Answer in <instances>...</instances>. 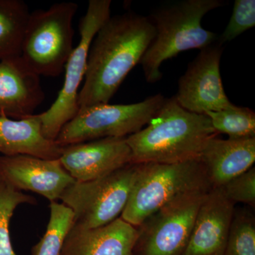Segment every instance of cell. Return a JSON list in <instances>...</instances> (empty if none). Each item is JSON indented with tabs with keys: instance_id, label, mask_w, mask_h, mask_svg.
Returning <instances> with one entry per match:
<instances>
[{
	"instance_id": "ac0fdd59",
	"label": "cell",
	"mask_w": 255,
	"mask_h": 255,
	"mask_svg": "<svg viewBox=\"0 0 255 255\" xmlns=\"http://www.w3.org/2000/svg\"><path fill=\"white\" fill-rule=\"evenodd\" d=\"M29 9L21 0H0V61L20 56Z\"/></svg>"
},
{
	"instance_id": "44dd1931",
	"label": "cell",
	"mask_w": 255,
	"mask_h": 255,
	"mask_svg": "<svg viewBox=\"0 0 255 255\" xmlns=\"http://www.w3.org/2000/svg\"><path fill=\"white\" fill-rule=\"evenodd\" d=\"M23 204L35 205L36 199L0 178V255H17L10 239L9 223L16 207Z\"/></svg>"
},
{
	"instance_id": "7402d4cb",
	"label": "cell",
	"mask_w": 255,
	"mask_h": 255,
	"mask_svg": "<svg viewBox=\"0 0 255 255\" xmlns=\"http://www.w3.org/2000/svg\"><path fill=\"white\" fill-rule=\"evenodd\" d=\"M224 255H255V219L249 210L235 209Z\"/></svg>"
},
{
	"instance_id": "2e32d148",
	"label": "cell",
	"mask_w": 255,
	"mask_h": 255,
	"mask_svg": "<svg viewBox=\"0 0 255 255\" xmlns=\"http://www.w3.org/2000/svg\"><path fill=\"white\" fill-rule=\"evenodd\" d=\"M216 136L208 140L199 157L212 188L223 187L252 168L255 162V137L221 139Z\"/></svg>"
},
{
	"instance_id": "4fadbf2b",
	"label": "cell",
	"mask_w": 255,
	"mask_h": 255,
	"mask_svg": "<svg viewBox=\"0 0 255 255\" xmlns=\"http://www.w3.org/2000/svg\"><path fill=\"white\" fill-rule=\"evenodd\" d=\"M235 206L222 187L212 188L199 207L183 255H224Z\"/></svg>"
},
{
	"instance_id": "9c48e42d",
	"label": "cell",
	"mask_w": 255,
	"mask_h": 255,
	"mask_svg": "<svg viewBox=\"0 0 255 255\" xmlns=\"http://www.w3.org/2000/svg\"><path fill=\"white\" fill-rule=\"evenodd\" d=\"M210 190L178 196L146 219L137 227L133 255H183L196 214Z\"/></svg>"
},
{
	"instance_id": "9a60e30c",
	"label": "cell",
	"mask_w": 255,
	"mask_h": 255,
	"mask_svg": "<svg viewBox=\"0 0 255 255\" xmlns=\"http://www.w3.org/2000/svg\"><path fill=\"white\" fill-rule=\"evenodd\" d=\"M137 237V228L121 217L92 229L73 226L61 255H133Z\"/></svg>"
},
{
	"instance_id": "603a6c76",
	"label": "cell",
	"mask_w": 255,
	"mask_h": 255,
	"mask_svg": "<svg viewBox=\"0 0 255 255\" xmlns=\"http://www.w3.org/2000/svg\"><path fill=\"white\" fill-rule=\"evenodd\" d=\"M255 26V0H236L233 13L224 31L219 37V44L232 41Z\"/></svg>"
},
{
	"instance_id": "d6986e66",
	"label": "cell",
	"mask_w": 255,
	"mask_h": 255,
	"mask_svg": "<svg viewBox=\"0 0 255 255\" xmlns=\"http://www.w3.org/2000/svg\"><path fill=\"white\" fill-rule=\"evenodd\" d=\"M50 219L40 241L32 248L31 255H61L62 249L73 224V211L57 201L50 204Z\"/></svg>"
},
{
	"instance_id": "8fae6325",
	"label": "cell",
	"mask_w": 255,
	"mask_h": 255,
	"mask_svg": "<svg viewBox=\"0 0 255 255\" xmlns=\"http://www.w3.org/2000/svg\"><path fill=\"white\" fill-rule=\"evenodd\" d=\"M0 178L16 190L29 191L48 199H60L75 182L58 159L28 155H0Z\"/></svg>"
},
{
	"instance_id": "8992f818",
	"label": "cell",
	"mask_w": 255,
	"mask_h": 255,
	"mask_svg": "<svg viewBox=\"0 0 255 255\" xmlns=\"http://www.w3.org/2000/svg\"><path fill=\"white\" fill-rule=\"evenodd\" d=\"M161 94L130 105H100L78 111L55 140L60 147L106 137H127L141 130L163 104Z\"/></svg>"
},
{
	"instance_id": "6da1fadb",
	"label": "cell",
	"mask_w": 255,
	"mask_h": 255,
	"mask_svg": "<svg viewBox=\"0 0 255 255\" xmlns=\"http://www.w3.org/2000/svg\"><path fill=\"white\" fill-rule=\"evenodd\" d=\"M148 16L134 12L110 16L92 42L79 110L109 104L155 37Z\"/></svg>"
},
{
	"instance_id": "3957f363",
	"label": "cell",
	"mask_w": 255,
	"mask_h": 255,
	"mask_svg": "<svg viewBox=\"0 0 255 255\" xmlns=\"http://www.w3.org/2000/svg\"><path fill=\"white\" fill-rule=\"evenodd\" d=\"M224 4L222 0H183L149 15L155 34L140 63L146 81L153 84L162 79L160 67L165 60L214 44L216 33L203 28L201 21Z\"/></svg>"
},
{
	"instance_id": "ba28073f",
	"label": "cell",
	"mask_w": 255,
	"mask_h": 255,
	"mask_svg": "<svg viewBox=\"0 0 255 255\" xmlns=\"http://www.w3.org/2000/svg\"><path fill=\"white\" fill-rule=\"evenodd\" d=\"M137 167L130 163L105 177L70 186L60 200L73 211V226L92 229L118 219L128 201Z\"/></svg>"
},
{
	"instance_id": "7c38bea8",
	"label": "cell",
	"mask_w": 255,
	"mask_h": 255,
	"mask_svg": "<svg viewBox=\"0 0 255 255\" xmlns=\"http://www.w3.org/2000/svg\"><path fill=\"white\" fill-rule=\"evenodd\" d=\"M59 160L75 182H85L132 163V155L126 137H106L64 146Z\"/></svg>"
},
{
	"instance_id": "5bb4252c",
	"label": "cell",
	"mask_w": 255,
	"mask_h": 255,
	"mask_svg": "<svg viewBox=\"0 0 255 255\" xmlns=\"http://www.w3.org/2000/svg\"><path fill=\"white\" fill-rule=\"evenodd\" d=\"M44 99L40 76L21 56L0 61V117L28 118L34 115Z\"/></svg>"
},
{
	"instance_id": "52a82bcc",
	"label": "cell",
	"mask_w": 255,
	"mask_h": 255,
	"mask_svg": "<svg viewBox=\"0 0 255 255\" xmlns=\"http://www.w3.org/2000/svg\"><path fill=\"white\" fill-rule=\"evenodd\" d=\"M111 0H90L79 24L80 39L65 65V80L56 100L43 113L38 114L43 135L55 141L58 133L79 111V89L85 79L92 42L111 16Z\"/></svg>"
},
{
	"instance_id": "ffe728a7",
	"label": "cell",
	"mask_w": 255,
	"mask_h": 255,
	"mask_svg": "<svg viewBox=\"0 0 255 255\" xmlns=\"http://www.w3.org/2000/svg\"><path fill=\"white\" fill-rule=\"evenodd\" d=\"M216 132L228 138L255 137V113L248 107L235 105L231 108L205 114Z\"/></svg>"
},
{
	"instance_id": "cb8c5ba5",
	"label": "cell",
	"mask_w": 255,
	"mask_h": 255,
	"mask_svg": "<svg viewBox=\"0 0 255 255\" xmlns=\"http://www.w3.org/2000/svg\"><path fill=\"white\" fill-rule=\"evenodd\" d=\"M226 196L235 204L243 203L255 208V168L248 169L226 183L223 187Z\"/></svg>"
},
{
	"instance_id": "7a4b0ae2",
	"label": "cell",
	"mask_w": 255,
	"mask_h": 255,
	"mask_svg": "<svg viewBox=\"0 0 255 255\" xmlns=\"http://www.w3.org/2000/svg\"><path fill=\"white\" fill-rule=\"evenodd\" d=\"M217 135L206 114L184 110L174 96L164 99L145 127L126 140L132 163L175 164L199 159L206 142Z\"/></svg>"
},
{
	"instance_id": "5b68a950",
	"label": "cell",
	"mask_w": 255,
	"mask_h": 255,
	"mask_svg": "<svg viewBox=\"0 0 255 255\" xmlns=\"http://www.w3.org/2000/svg\"><path fill=\"white\" fill-rule=\"evenodd\" d=\"M78 5L55 3L30 14L21 44V58L38 76H59L73 48L74 16Z\"/></svg>"
},
{
	"instance_id": "30bf717a",
	"label": "cell",
	"mask_w": 255,
	"mask_h": 255,
	"mask_svg": "<svg viewBox=\"0 0 255 255\" xmlns=\"http://www.w3.org/2000/svg\"><path fill=\"white\" fill-rule=\"evenodd\" d=\"M223 50L219 43L203 48L179 78L174 97L184 110L205 114L234 107L221 80L220 63Z\"/></svg>"
},
{
	"instance_id": "e0dca14e",
	"label": "cell",
	"mask_w": 255,
	"mask_h": 255,
	"mask_svg": "<svg viewBox=\"0 0 255 255\" xmlns=\"http://www.w3.org/2000/svg\"><path fill=\"white\" fill-rule=\"evenodd\" d=\"M62 151L63 147L43 135L38 114L19 120L0 117V155L58 159Z\"/></svg>"
},
{
	"instance_id": "277c9868",
	"label": "cell",
	"mask_w": 255,
	"mask_h": 255,
	"mask_svg": "<svg viewBox=\"0 0 255 255\" xmlns=\"http://www.w3.org/2000/svg\"><path fill=\"white\" fill-rule=\"evenodd\" d=\"M130 197L121 218L135 227L178 196L212 189L200 159L175 164H137Z\"/></svg>"
}]
</instances>
